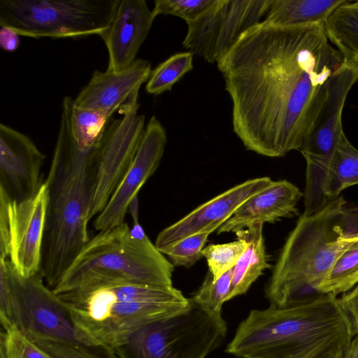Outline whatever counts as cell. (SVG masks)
I'll return each instance as SVG.
<instances>
[{
	"label": "cell",
	"instance_id": "6da1fadb",
	"mask_svg": "<svg viewBox=\"0 0 358 358\" xmlns=\"http://www.w3.org/2000/svg\"><path fill=\"white\" fill-rule=\"evenodd\" d=\"M343 61L324 24L263 20L243 34L217 67L232 103L234 131L245 148L269 157L299 151Z\"/></svg>",
	"mask_w": 358,
	"mask_h": 358
},
{
	"label": "cell",
	"instance_id": "7a4b0ae2",
	"mask_svg": "<svg viewBox=\"0 0 358 358\" xmlns=\"http://www.w3.org/2000/svg\"><path fill=\"white\" fill-rule=\"evenodd\" d=\"M73 99L63 98L58 136L45 180L48 199L41 273L51 289L90 237L87 225L95 184V147L82 150L73 139Z\"/></svg>",
	"mask_w": 358,
	"mask_h": 358
},
{
	"label": "cell",
	"instance_id": "3957f363",
	"mask_svg": "<svg viewBox=\"0 0 358 358\" xmlns=\"http://www.w3.org/2000/svg\"><path fill=\"white\" fill-rule=\"evenodd\" d=\"M354 336L337 296L322 294L296 306L252 310L226 352L239 358H318L345 349Z\"/></svg>",
	"mask_w": 358,
	"mask_h": 358
},
{
	"label": "cell",
	"instance_id": "277c9868",
	"mask_svg": "<svg viewBox=\"0 0 358 358\" xmlns=\"http://www.w3.org/2000/svg\"><path fill=\"white\" fill-rule=\"evenodd\" d=\"M345 201L337 196L319 211L299 217L273 267L265 294L271 307L299 306L320 296L319 287L358 236L345 234Z\"/></svg>",
	"mask_w": 358,
	"mask_h": 358
},
{
	"label": "cell",
	"instance_id": "5b68a950",
	"mask_svg": "<svg viewBox=\"0 0 358 358\" xmlns=\"http://www.w3.org/2000/svg\"><path fill=\"white\" fill-rule=\"evenodd\" d=\"M57 296L76 327L94 343L113 352L140 328L176 314L189 304V299L176 288L129 282Z\"/></svg>",
	"mask_w": 358,
	"mask_h": 358
},
{
	"label": "cell",
	"instance_id": "8992f818",
	"mask_svg": "<svg viewBox=\"0 0 358 358\" xmlns=\"http://www.w3.org/2000/svg\"><path fill=\"white\" fill-rule=\"evenodd\" d=\"M173 271L149 238H133L124 222L90 238L52 290L59 295L122 282L172 288Z\"/></svg>",
	"mask_w": 358,
	"mask_h": 358
},
{
	"label": "cell",
	"instance_id": "52a82bcc",
	"mask_svg": "<svg viewBox=\"0 0 358 358\" xmlns=\"http://www.w3.org/2000/svg\"><path fill=\"white\" fill-rule=\"evenodd\" d=\"M0 322L1 329H16L29 339L66 343L105 358H116L113 350L96 345L76 327L41 272L22 277L5 259H0Z\"/></svg>",
	"mask_w": 358,
	"mask_h": 358
},
{
	"label": "cell",
	"instance_id": "ba28073f",
	"mask_svg": "<svg viewBox=\"0 0 358 358\" xmlns=\"http://www.w3.org/2000/svg\"><path fill=\"white\" fill-rule=\"evenodd\" d=\"M189 306L134 332L114 353L116 358H206L224 340L227 325L190 298Z\"/></svg>",
	"mask_w": 358,
	"mask_h": 358
},
{
	"label": "cell",
	"instance_id": "9c48e42d",
	"mask_svg": "<svg viewBox=\"0 0 358 358\" xmlns=\"http://www.w3.org/2000/svg\"><path fill=\"white\" fill-rule=\"evenodd\" d=\"M120 0H0V26L20 36L80 38L100 36Z\"/></svg>",
	"mask_w": 358,
	"mask_h": 358
},
{
	"label": "cell",
	"instance_id": "30bf717a",
	"mask_svg": "<svg viewBox=\"0 0 358 358\" xmlns=\"http://www.w3.org/2000/svg\"><path fill=\"white\" fill-rule=\"evenodd\" d=\"M358 80V62L343 61L331 77L325 101L302 147L306 162L304 211L311 215L329 201L323 194L326 175L335 150L345 135L342 114L349 92Z\"/></svg>",
	"mask_w": 358,
	"mask_h": 358
},
{
	"label": "cell",
	"instance_id": "8fae6325",
	"mask_svg": "<svg viewBox=\"0 0 358 358\" xmlns=\"http://www.w3.org/2000/svg\"><path fill=\"white\" fill-rule=\"evenodd\" d=\"M48 187L43 182L32 196L16 201L0 187V258L8 259L20 275L41 270Z\"/></svg>",
	"mask_w": 358,
	"mask_h": 358
},
{
	"label": "cell",
	"instance_id": "7c38bea8",
	"mask_svg": "<svg viewBox=\"0 0 358 358\" xmlns=\"http://www.w3.org/2000/svg\"><path fill=\"white\" fill-rule=\"evenodd\" d=\"M271 0H215L194 20L187 22L185 48L217 64L246 31L262 21Z\"/></svg>",
	"mask_w": 358,
	"mask_h": 358
},
{
	"label": "cell",
	"instance_id": "4fadbf2b",
	"mask_svg": "<svg viewBox=\"0 0 358 358\" xmlns=\"http://www.w3.org/2000/svg\"><path fill=\"white\" fill-rule=\"evenodd\" d=\"M139 92L120 108L122 116L110 119L95 148V184L90 220L98 215L131 164L145 131V116L138 114Z\"/></svg>",
	"mask_w": 358,
	"mask_h": 358
},
{
	"label": "cell",
	"instance_id": "5bb4252c",
	"mask_svg": "<svg viewBox=\"0 0 358 358\" xmlns=\"http://www.w3.org/2000/svg\"><path fill=\"white\" fill-rule=\"evenodd\" d=\"M166 143V133L159 120L152 116L129 167L112 193L93 226L101 231L124 222L128 206L158 168Z\"/></svg>",
	"mask_w": 358,
	"mask_h": 358
},
{
	"label": "cell",
	"instance_id": "9a60e30c",
	"mask_svg": "<svg viewBox=\"0 0 358 358\" xmlns=\"http://www.w3.org/2000/svg\"><path fill=\"white\" fill-rule=\"evenodd\" d=\"M269 177L248 180L203 203L158 234L155 246L162 252L180 240L198 233L212 234L251 196L269 186Z\"/></svg>",
	"mask_w": 358,
	"mask_h": 358
},
{
	"label": "cell",
	"instance_id": "2e32d148",
	"mask_svg": "<svg viewBox=\"0 0 358 358\" xmlns=\"http://www.w3.org/2000/svg\"><path fill=\"white\" fill-rule=\"evenodd\" d=\"M45 157L29 136L0 124V187L11 199L22 201L37 192Z\"/></svg>",
	"mask_w": 358,
	"mask_h": 358
},
{
	"label": "cell",
	"instance_id": "e0dca14e",
	"mask_svg": "<svg viewBox=\"0 0 358 358\" xmlns=\"http://www.w3.org/2000/svg\"><path fill=\"white\" fill-rule=\"evenodd\" d=\"M155 17L144 0H120L109 27L99 36L108 53V71L129 66L147 38Z\"/></svg>",
	"mask_w": 358,
	"mask_h": 358
},
{
	"label": "cell",
	"instance_id": "ac0fdd59",
	"mask_svg": "<svg viewBox=\"0 0 358 358\" xmlns=\"http://www.w3.org/2000/svg\"><path fill=\"white\" fill-rule=\"evenodd\" d=\"M151 64L144 59H136L120 71H95L88 83L73 99L77 107L99 110L109 117L120 108L148 81Z\"/></svg>",
	"mask_w": 358,
	"mask_h": 358
},
{
	"label": "cell",
	"instance_id": "d6986e66",
	"mask_svg": "<svg viewBox=\"0 0 358 358\" xmlns=\"http://www.w3.org/2000/svg\"><path fill=\"white\" fill-rule=\"evenodd\" d=\"M303 193L292 182L273 181L264 189L244 202L218 229L217 233H236L255 224L273 223L295 215Z\"/></svg>",
	"mask_w": 358,
	"mask_h": 358
},
{
	"label": "cell",
	"instance_id": "ffe728a7",
	"mask_svg": "<svg viewBox=\"0 0 358 358\" xmlns=\"http://www.w3.org/2000/svg\"><path fill=\"white\" fill-rule=\"evenodd\" d=\"M263 225L255 224L235 233L237 238L248 243V247L234 268L228 301L245 294L263 271L271 267L264 245Z\"/></svg>",
	"mask_w": 358,
	"mask_h": 358
},
{
	"label": "cell",
	"instance_id": "44dd1931",
	"mask_svg": "<svg viewBox=\"0 0 358 358\" xmlns=\"http://www.w3.org/2000/svg\"><path fill=\"white\" fill-rule=\"evenodd\" d=\"M345 0H271L264 20L279 27L324 24Z\"/></svg>",
	"mask_w": 358,
	"mask_h": 358
},
{
	"label": "cell",
	"instance_id": "7402d4cb",
	"mask_svg": "<svg viewBox=\"0 0 358 358\" xmlns=\"http://www.w3.org/2000/svg\"><path fill=\"white\" fill-rule=\"evenodd\" d=\"M326 34L343 59L358 62V1L345 0L324 22Z\"/></svg>",
	"mask_w": 358,
	"mask_h": 358
},
{
	"label": "cell",
	"instance_id": "603a6c76",
	"mask_svg": "<svg viewBox=\"0 0 358 358\" xmlns=\"http://www.w3.org/2000/svg\"><path fill=\"white\" fill-rule=\"evenodd\" d=\"M358 184V150L345 135L338 143L331 160L323 186L327 201L345 189Z\"/></svg>",
	"mask_w": 358,
	"mask_h": 358
},
{
	"label": "cell",
	"instance_id": "cb8c5ba5",
	"mask_svg": "<svg viewBox=\"0 0 358 358\" xmlns=\"http://www.w3.org/2000/svg\"><path fill=\"white\" fill-rule=\"evenodd\" d=\"M358 284V239L345 249L334 262L319 287L321 294L337 296Z\"/></svg>",
	"mask_w": 358,
	"mask_h": 358
},
{
	"label": "cell",
	"instance_id": "d4e9b609",
	"mask_svg": "<svg viewBox=\"0 0 358 358\" xmlns=\"http://www.w3.org/2000/svg\"><path fill=\"white\" fill-rule=\"evenodd\" d=\"M110 118L101 111L81 108L73 103L71 128L78 148L87 150L93 148L102 137Z\"/></svg>",
	"mask_w": 358,
	"mask_h": 358
},
{
	"label": "cell",
	"instance_id": "484cf974",
	"mask_svg": "<svg viewBox=\"0 0 358 358\" xmlns=\"http://www.w3.org/2000/svg\"><path fill=\"white\" fill-rule=\"evenodd\" d=\"M193 55L189 51L179 52L160 63L151 71L146 92L159 95L171 90L176 83L193 69Z\"/></svg>",
	"mask_w": 358,
	"mask_h": 358
},
{
	"label": "cell",
	"instance_id": "4316f807",
	"mask_svg": "<svg viewBox=\"0 0 358 358\" xmlns=\"http://www.w3.org/2000/svg\"><path fill=\"white\" fill-rule=\"evenodd\" d=\"M248 247L243 239L222 244H210L202 250V255L207 261L208 272L213 280L234 268Z\"/></svg>",
	"mask_w": 358,
	"mask_h": 358
},
{
	"label": "cell",
	"instance_id": "83f0119b",
	"mask_svg": "<svg viewBox=\"0 0 358 358\" xmlns=\"http://www.w3.org/2000/svg\"><path fill=\"white\" fill-rule=\"evenodd\" d=\"M233 270L234 268L215 280L208 272L203 282L190 299L205 310L222 315V305L228 301Z\"/></svg>",
	"mask_w": 358,
	"mask_h": 358
},
{
	"label": "cell",
	"instance_id": "f1b7e54d",
	"mask_svg": "<svg viewBox=\"0 0 358 358\" xmlns=\"http://www.w3.org/2000/svg\"><path fill=\"white\" fill-rule=\"evenodd\" d=\"M210 233H198L189 236L164 250L162 253L168 256L173 265L189 268L202 255V250Z\"/></svg>",
	"mask_w": 358,
	"mask_h": 358
},
{
	"label": "cell",
	"instance_id": "f546056e",
	"mask_svg": "<svg viewBox=\"0 0 358 358\" xmlns=\"http://www.w3.org/2000/svg\"><path fill=\"white\" fill-rule=\"evenodd\" d=\"M1 358H51L31 340L14 329H1Z\"/></svg>",
	"mask_w": 358,
	"mask_h": 358
},
{
	"label": "cell",
	"instance_id": "4dcf8cb0",
	"mask_svg": "<svg viewBox=\"0 0 358 358\" xmlns=\"http://www.w3.org/2000/svg\"><path fill=\"white\" fill-rule=\"evenodd\" d=\"M215 0H157L152 10L154 16L171 15L185 22L195 20L211 7Z\"/></svg>",
	"mask_w": 358,
	"mask_h": 358
},
{
	"label": "cell",
	"instance_id": "1f68e13d",
	"mask_svg": "<svg viewBox=\"0 0 358 358\" xmlns=\"http://www.w3.org/2000/svg\"><path fill=\"white\" fill-rule=\"evenodd\" d=\"M51 358H105L71 344L45 339H30Z\"/></svg>",
	"mask_w": 358,
	"mask_h": 358
},
{
	"label": "cell",
	"instance_id": "d6a6232c",
	"mask_svg": "<svg viewBox=\"0 0 358 358\" xmlns=\"http://www.w3.org/2000/svg\"><path fill=\"white\" fill-rule=\"evenodd\" d=\"M339 303L349 317L355 336L358 334V284L338 298Z\"/></svg>",
	"mask_w": 358,
	"mask_h": 358
},
{
	"label": "cell",
	"instance_id": "836d02e7",
	"mask_svg": "<svg viewBox=\"0 0 358 358\" xmlns=\"http://www.w3.org/2000/svg\"><path fill=\"white\" fill-rule=\"evenodd\" d=\"M20 45V35L10 28L1 27L0 46L6 52L17 50Z\"/></svg>",
	"mask_w": 358,
	"mask_h": 358
},
{
	"label": "cell",
	"instance_id": "e575fe53",
	"mask_svg": "<svg viewBox=\"0 0 358 358\" xmlns=\"http://www.w3.org/2000/svg\"><path fill=\"white\" fill-rule=\"evenodd\" d=\"M344 358H358V334L352 338L346 348Z\"/></svg>",
	"mask_w": 358,
	"mask_h": 358
},
{
	"label": "cell",
	"instance_id": "d590c367",
	"mask_svg": "<svg viewBox=\"0 0 358 358\" xmlns=\"http://www.w3.org/2000/svg\"><path fill=\"white\" fill-rule=\"evenodd\" d=\"M127 213L131 215L133 224L139 222V201L138 196L130 202L127 208Z\"/></svg>",
	"mask_w": 358,
	"mask_h": 358
},
{
	"label": "cell",
	"instance_id": "8d00e7d4",
	"mask_svg": "<svg viewBox=\"0 0 358 358\" xmlns=\"http://www.w3.org/2000/svg\"><path fill=\"white\" fill-rule=\"evenodd\" d=\"M346 349V348H345ZM345 349H338L327 352L318 358H344Z\"/></svg>",
	"mask_w": 358,
	"mask_h": 358
}]
</instances>
